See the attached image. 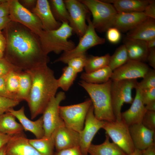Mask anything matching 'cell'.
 <instances>
[{"mask_svg":"<svg viewBox=\"0 0 155 155\" xmlns=\"http://www.w3.org/2000/svg\"><path fill=\"white\" fill-rule=\"evenodd\" d=\"M23 5L28 7H32L35 6L37 0H21Z\"/></svg>","mask_w":155,"mask_h":155,"instance_id":"51","label":"cell"},{"mask_svg":"<svg viewBox=\"0 0 155 155\" xmlns=\"http://www.w3.org/2000/svg\"><path fill=\"white\" fill-rule=\"evenodd\" d=\"M105 121H100L95 117L92 105L90 108L85 119L83 129L79 133V146L83 155H88V150L93 138Z\"/></svg>","mask_w":155,"mask_h":155,"instance_id":"13","label":"cell"},{"mask_svg":"<svg viewBox=\"0 0 155 155\" xmlns=\"http://www.w3.org/2000/svg\"><path fill=\"white\" fill-rule=\"evenodd\" d=\"M129 127L135 149L143 151L155 144V131L147 129L142 123L133 125Z\"/></svg>","mask_w":155,"mask_h":155,"instance_id":"16","label":"cell"},{"mask_svg":"<svg viewBox=\"0 0 155 155\" xmlns=\"http://www.w3.org/2000/svg\"><path fill=\"white\" fill-rule=\"evenodd\" d=\"M4 55V52L0 51V59L3 58V57Z\"/></svg>","mask_w":155,"mask_h":155,"instance_id":"56","label":"cell"},{"mask_svg":"<svg viewBox=\"0 0 155 155\" xmlns=\"http://www.w3.org/2000/svg\"><path fill=\"white\" fill-rule=\"evenodd\" d=\"M13 71H21L16 68L5 58L0 59V76H5Z\"/></svg>","mask_w":155,"mask_h":155,"instance_id":"39","label":"cell"},{"mask_svg":"<svg viewBox=\"0 0 155 155\" xmlns=\"http://www.w3.org/2000/svg\"><path fill=\"white\" fill-rule=\"evenodd\" d=\"M11 21L9 16L0 18V30L5 29L8 23Z\"/></svg>","mask_w":155,"mask_h":155,"instance_id":"48","label":"cell"},{"mask_svg":"<svg viewBox=\"0 0 155 155\" xmlns=\"http://www.w3.org/2000/svg\"><path fill=\"white\" fill-rule=\"evenodd\" d=\"M20 71H11L5 76L7 90L12 99L17 100V94L19 86V73Z\"/></svg>","mask_w":155,"mask_h":155,"instance_id":"34","label":"cell"},{"mask_svg":"<svg viewBox=\"0 0 155 155\" xmlns=\"http://www.w3.org/2000/svg\"><path fill=\"white\" fill-rule=\"evenodd\" d=\"M7 112L18 119L24 130L31 132L35 135L36 139H40L44 136V131L43 127L42 116L35 121L30 120L26 116L24 106L17 110L13 108L10 109Z\"/></svg>","mask_w":155,"mask_h":155,"instance_id":"21","label":"cell"},{"mask_svg":"<svg viewBox=\"0 0 155 155\" xmlns=\"http://www.w3.org/2000/svg\"><path fill=\"white\" fill-rule=\"evenodd\" d=\"M50 2L51 11L57 21L61 23L69 24V15L64 1L52 0Z\"/></svg>","mask_w":155,"mask_h":155,"instance_id":"31","label":"cell"},{"mask_svg":"<svg viewBox=\"0 0 155 155\" xmlns=\"http://www.w3.org/2000/svg\"><path fill=\"white\" fill-rule=\"evenodd\" d=\"M113 71L108 66L90 73L84 72L81 74L80 78L82 80L88 83L103 84L111 79Z\"/></svg>","mask_w":155,"mask_h":155,"instance_id":"27","label":"cell"},{"mask_svg":"<svg viewBox=\"0 0 155 155\" xmlns=\"http://www.w3.org/2000/svg\"><path fill=\"white\" fill-rule=\"evenodd\" d=\"M87 55L76 57L70 59L67 62L68 65L77 73L82 71L85 65Z\"/></svg>","mask_w":155,"mask_h":155,"instance_id":"36","label":"cell"},{"mask_svg":"<svg viewBox=\"0 0 155 155\" xmlns=\"http://www.w3.org/2000/svg\"><path fill=\"white\" fill-rule=\"evenodd\" d=\"M5 76H0V96L12 99L7 89Z\"/></svg>","mask_w":155,"mask_h":155,"instance_id":"45","label":"cell"},{"mask_svg":"<svg viewBox=\"0 0 155 155\" xmlns=\"http://www.w3.org/2000/svg\"><path fill=\"white\" fill-rule=\"evenodd\" d=\"M5 58L17 68L28 71L47 64L38 36L23 25L10 21L5 28Z\"/></svg>","mask_w":155,"mask_h":155,"instance_id":"1","label":"cell"},{"mask_svg":"<svg viewBox=\"0 0 155 155\" xmlns=\"http://www.w3.org/2000/svg\"><path fill=\"white\" fill-rule=\"evenodd\" d=\"M62 71L61 77L57 79V84L59 88L67 91L73 84L78 73L68 65L64 67Z\"/></svg>","mask_w":155,"mask_h":155,"instance_id":"33","label":"cell"},{"mask_svg":"<svg viewBox=\"0 0 155 155\" xmlns=\"http://www.w3.org/2000/svg\"><path fill=\"white\" fill-rule=\"evenodd\" d=\"M126 37L145 41L155 38V19L148 18L128 31Z\"/></svg>","mask_w":155,"mask_h":155,"instance_id":"23","label":"cell"},{"mask_svg":"<svg viewBox=\"0 0 155 155\" xmlns=\"http://www.w3.org/2000/svg\"><path fill=\"white\" fill-rule=\"evenodd\" d=\"M5 155H44L29 143L22 133L12 136L5 146Z\"/></svg>","mask_w":155,"mask_h":155,"instance_id":"17","label":"cell"},{"mask_svg":"<svg viewBox=\"0 0 155 155\" xmlns=\"http://www.w3.org/2000/svg\"><path fill=\"white\" fill-rule=\"evenodd\" d=\"M148 18L143 12H117L113 27L123 32H128Z\"/></svg>","mask_w":155,"mask_h":155,"instance_id":"20","label":"cell"},{"mask_svg":"<svg viewBox=\"0 0 155 155\" xmlns=\"http://www.w3.org/2000/svg\"><path fill=\"white\" fill-rule=\"evenodd\" d=\"M73 30L69 24L62 23L57 29L43 30L38 36L41 47L46 55L51 52L59 54L61 52L70 51L75 46V44L68 39L72 35Z\"/></svg>","mask_w":155,"mask_h":155,"instance_id":"4","label":"cell"},{"mask_svg":"<svg viewBox=\"0 0 155 155\" xmlns=\"http://www.w3.org/2000/svg\"><path fill=\"white\" fill-rule=\"evenodd\" d=\"M136 79L111 80L110 92L113 110L116 120L121 121V109L124 103L131 104L132 91L137 86Z\"/></svg>","mask_w":155,"mask_h":155,"instance_id":"6","label":"cell"},{"mask_svg":"<svg viewBox=\"0 0 155 155\" xmlns=\"http://www.w3.org/2000/svg\"><path fill=\"white\" fill-rule=\"evenodd\" d=\"M148 49L155 48V38L146 41Z\"/></svg>","mask_w":155,"mask_h":155,"instance_id":"53","label":"cell"},{"mask_svg":"<svg viewBox=\"0 0 155 155\" xmlns=\"http://www.w3.org/2000/svg\"><path fill=\"white\" fill-rule=\"evenodd\" d=\"M24 129L16 117L8 112L0 115V132L11 136L22 133Z\"/></svg>","mask_w":155,"mask_h":155,"instance_id":"26","label":"cell"},{"mask_svg":"<svg viewBox=\"0 0 155 155\" xmlns=\"http://www.w3.org/2000/svg\"><path fill=\"white\" fill-rule=\"evenodd\" d=\"M64 1L69 15V24L73 32L80 38L86 30L88 25L86 20L90 12L79 0H65Z\"/></svg>","mask_w":155,"mask_h":155,"instance_id":"12","label":"cell"},{"mask_svg":"<svg viewBox=\"0 0 155 155\" xmlns=\"http://www.w3.org/2000/svg\"><path fill=\"white\" fill-rule=\"evenodd\" d=\"M111 82L110 79L105 83L96 84L82 80L78 83L89 94L94 115L100 121L111 122L116 120L112 105L110 92Z\"/></svg>","mask_w":155,"mask_h":155,"instance_id":"3","label":"cell"},{"mask_svg":"<svg viewBox=\"0 0 155 155\" xmlns=\"http://www.w3.org/2000/svg\"><path fill=\"white\" fill-rule=\"evenodd\" d=\"M55 155H83L79 146H75L57 152Z\"/></svg>","mask_w":155,"mask_h":155,"instance_id":"42","label":"cell"},{"mask_svg":"<svg viewBox=\"0 0 155 155\" xmlns=\"http://www.w3.org/2000/svg\"><path fill=\"white\" fill-rule=\"evenodd\" d=\"M141 123L147 129L155 131V111H147Z\"/></svg>","mask_w":155,"mask_h":155,"instance_id":"38","label":"cell"},{"mask_svg":"<svg viewBox=\"0 0 155 155\" xmlns=\"http://www.w3.org/2000/svg\"><path fill=\"white\" fill-rule=\"evenodd\" d=\"M106 36L108 41L110 42L115 44L117 43L121 38L120 31L117 28L112 27L106 31Z\"/></svg>","mask_w":155,"mask_h":155,"instance_id":"40","label":"cell"},{"mask_svg":"<svg viewBox=\"0 0 155 155\" xmlns=\"http://www.w3.org/2000/svg\"><path fill=\"white\" fill-rule=\"evenodd\" d=\"M79 0L92 14L93 18L92 22L96 31L103 32L113 27L117 12L111 4L102 0Z\"/></svg>","mask_w":155,"mask_h":155,"instance_id":"5","label":"cell"},{"mask_svg":"<svg viewBox=\"0 0 155 155\" xmlns=\"http://www.w3.org/2000/svg\"><path fill=\"white\" fill-rule=\"evenodd\" d=\"M11 136L0 132V150L7 144Z\"/></svg>","mask_w":155,"mask_h":155,"instance_id":"47","label":"cell"},{"mask_svg":"<svg viewBox=\"0 0 155 155\" xmlns=\"http://www.w3.org/2000/svg\"><path fill=\"white\" fill-rule=\"evenodd\" d=\"M19 86L17 94L18 100L27 101L32 86V79L30 73L27 71L19 72Z\"/></svg>","mask_w":155,"mask_h":155,"instance_id":"28","label":"cell"},{"mask_svg":"<svg viewBox=\"0 0 155 155\" xmlns=\"http://www.w3.org/2000/svg\"><path fill=\"white\" fill-rule=\"evenodd\" d=\"M1 33H2V32H1V31L0 30V34Z\"/></svg>","mask_w":155,"mask_h":155,"instance_id":"58","label":"cell"},{"mask_svg":"<svg viewBox=\"0 0 155 155\" xmlns=\"http://www.w3.org/2000/svg\"><path fill=\"white\" fill-rule=\"evenodd\" d=\"M52 134L57 152L79 146V133L66 126L64 123L57 127Z\"/></svg>","mask_w":155,"mask_h":155,"instance_id":"15","label":"cell"},{"mask_svg":"<svg viewBox=\"0 0 155 155\" xmlns=\"http://www.w3.org/2000/svg\"><path fill=\"white\" fill-rule=\"evenodd\" d=\"M9 16L11 21L19 23L29 28L38 36L43 30L38 18L24 7L18 0H8Z\"/></svg>","mask_w":155,"mask_h":155,"instance_id":"10","label":"cell"},{"mask_svg":"<svg viewBox=\"0 0 155 155\" xmlns=\"http://www.w3.org/2000/svg\"><path fill=\"white\" fill-rule=\"evenodd\" d=\"M143 12L148 18L155 19V1L150 0L148 5L146 7Z\"/></svg>","mask_w":155,"mask_h":155,"instance_id":"43","label":"cell"},{"mask_svg":"<svg viewBox=\"0 0 155 155\" xmlns=\"http://www.w3.org/2000/svg\"><path fill=\"white\" fill-rule=\"evenodd\" d=\"M6 46V40L4 35L0 34V51L4 52Z\"/></svg>","mask_w":155,"mask_h":155,"instance_id":"50","label":"cell"},{"mask_svg":"<svg viewBox=\"0 0 155 155\" xmlns=\"http://www.w3.org/2000/svg\"><path fill=\"white\" fill-rule=\"evenodd\" d=\"M66 97L63 92H59L51 99L43 113V127L44 131V137H50L55 129L64 122L61 118L59 107L61 102Z\"/></svg>","mask_w":155,"mask_h":155,"instance_id":"11","label":"cell"},{"mask_svg":"<svg viewBox=\"0 0 155 155\" xmlns=\"http://www.w3.org/2000/svg\"><path fill=\"white\" fill-rule=\"evenodd\" d=\"M145 107L147 111H155V101L146 104Z\"/></svg>","mask_w":155,"mask_h":155,"instance_id":"52","label":"cell"},{"mask_svg":"<svg viewBox=\"0 0 155 155\" xmlns=\"http://www.w3.org/2000/svg\"><path fill=\"white\" fill-rule=\"evenodd\" d=\"M138 82L137 86L141 90H144L155 88V70L150 68L142 78Z\"/></svg>","mask_w":155,"mask_h":155,"instance_id":"35","label":"cell"},{"mask_svg":"<svg viewBox=\"0 0 155 155\" xmlns=\"http://www.w3.org/2000/svg\"><path fill=\"white\" fill-rule=\"evenodd\" d=\"M20 101L0 96V115L19 104Z\"/></svg>","mask_w":155,"mask_h":155,"instance_id":"37","label":"cell"},{"mask_svg":"<svg viewBox=\"0 0 155 155\" xmlns=\"http://www.w3.org/2000/svg\"><path fill=\"white\" fill-rule=\"evenodd\" d=\"M140 90L141 98L145 105L155 101V88Z\"/></svg>","mask_w":155,"mask_h":155,"instance_id":"41","label":"cell"},{"mask_svg":"<svg viewBox=\"0 0 155 155\" xmlns=\"http://www.w3.org/2000/svg\"><path fill=\"white\" fill-rule=\"evenodd\" d=\"M28 71L32 79V86L27 102L31 118L42 114L48 103L55 96L59 88L53 71L47 64Z\"/></svg>","mask_w":155,"mask_h":155,"instance_id":"2","label":"cell"},{"mask_svg":"<svg viewBox=\"0 0 155 155\" xmlns=\"http://www.w3.org/2000/svg\"><path fill=\"white\" fill-rule=\"evenodd\" d=\"M4 0H0V4Z\"/></svg>","mask_w":155,"mask_h":155,"instance_id":"57","label":"cell"},{"mask_svg":"<svg viewBox=\"0 0 155 155\" xmlns=\"http://www.w3.org/2000/svg\"><path fill=\"white\" fill-rule=\"evenodd\" d=\"M30 144L37 150L44 155H53L55 147L53 137H43L39 139H29Z\"/></svg>","mask_w":155,"mask_h":155,"instance_id":"29","label":"cell"},{"mask_svg":"<svg viewBox=\"0 0 155 155\" xmlns=\"http://www.w3.org/2000/svg\"><path fill=\"white\" fill-rule=\"evenodd\" d=\"M141 155H155V144L142 151Z\"/></svg>","mask_w":155,"mask_h":155,"instance_id":"49","label":"cell"},{"mask_svg":"<svg viewBox=\"0 0 155 155\" xmlns=\"http://www.w3.org/2000/svg\"><path fill=\"white\" fill-rule=\"evenodd\" d=\"M90 155H127L119 146L109 141V136L106 134L104 142L101 144H91L88 150Z\"/></svg>","mask_w":155,"mask_h":155,"instance_id":"25","label":"cell"},{"mask_svg":"<svg viewBox=\"0 0 155 155\" xmlns=\"http://www.w3.org/2000/svg\"><path fill=\"white\" fill-rule=\"evenodd\" d=\"M110 56L108 53L100 56H87L84 67L85 72L90 73L108 66Z\"/></svg>","mask_w":155,"mask_h":155,"instance_id":"30","label":"cell"},{"mask_svg":"<svg viewBox=\"0 0 155 155\" xmlns=\"http://www.w3.org/2000/svg\"><path fill=\"white\" fill-rule=\"evenodd\" d=\"M9 14L8 0H4L0 4V18L9 16Z\"/></svg>","mask_w":155,"mask_h":155,"instance_id":"44","label":"cell"},{"mask_svg":"<svg viewBox=\"0 0 155 155\" xmlns=\"http://www.w3.org/2000/svg\"><path fill=\"white\" fill-rule=\"evenodd\" d=\"M102 128L113 142L127 155L134 151L135 148L131 136L129 126L122 120L105 121Z\"/></svg>","mask_w":155,"mask_h":155,"instance_id":"9","label":"cell"},{"mask_svg":"<svg viewBox=\"0 0 155 155\" xmlns=\"http://www.w3.org/2000/svg\"><path fill=\"white\" fill-rule=\"evenodd\" d=\"M124 41L129 60L142 62L146 61L149 49L146 41L127 37Z\"/></svg>","mask_w":155,"mask_h":155,"instance_id":"22","label":"cell"},{"mask_svg":"<svg viewBox=\"0 0 155 155\" xmlns=\"http://www.w3.org/2000/svg\"><path fill=\"white\" fill-rule=\"evenodd\" d=\"M135 89V97L131 106L127 110L121 113L122 120L129 127L141 123L147 111L141 98L140 89L137 86Z\"/></svg>","mask_w":155,"mask_h":155,"instance_id":"18","label":"cell"},{"mask_svg":"<svg viewBox=\"0 0 155 155\" xmlns=\"http://www.w3.org/2000/svg\"><path fill=\"white\" fill-rule=\"evenodd\" d=\"M146 61L149 65L155 69V48L149 49Z\"/></svg>","mask_w":155,"mask_h":155,"instance_id":"46","label":"cell"},{"mask_svg":"<svg viewBox=\"0 0 155 155\" xmlns=\"http://www.w3.org/2000/svg\"><path fill=\"white\" fill-rule=\"evenodd\" d=\"M129 60L126 49L123 44L118 48L113 54L111 56L108 66L113 71Z\"/></svg>","mask_w":155,"mask_h":155,"instance_id":"32","label":"cell"},{"mask_svg":"<svg viewBox=\"0 0 155 155\" xmlns=\"http://www.w3.org/2000/svg\"><path fill=\"white\" fill-rule=\"evenodd\" d=\"M113 6L118 13L143 12L149 3L148 0H102Z\"/></svg>","mask_w":155,"mask_h":155,"instance_id":"24","label":"cell"},{"mask_svg":"<svg viewBox=\"0 0 155 155\" xmlns=\"http://www.w3.org/2000/svg\"><path fill=\"white\" fill-rule=\"evenodd\" d=\"M32 11L40 20L44 30H56L61 24L62 23L58 22L55 18L48 0H37L36 5L32 9Z\"/></svg>","mask_w":155,"mask_h":155,"instance_id":"19","label":"cell"},{"mask_svg":"<svg viewBox=\"0 0 155 155\" xmlns=\"http://www.w3.org/2000/svg\"><path fill=\"white\" fill-rule=\"evenodd\" d=\"M92 104L90 99H88L76 104L60 106V117L66 126L79 133L84 128L87 113Z\"/></svg>","mask_w":155,"mask_h":155,"instance_id":"8","label":"cell"},{"mask_svg":"<svg viewBox=\"0 0 155 155\" xmlns=\"http://www.w3.org/2000/svg\"><path fill=\"white\" fill-rule=\"evenodd\" d=\"M142 152V151L135 149V150L133 153L128 155H141Z\"/></svg>","mask_w":155,"mask_h":155,"instance_id":"54","label":"cell"},{"mask_svg":"<svg viewBox=\"0 0 155 155\" xmlns=\"http://www.w3.org/2000/svg\"><path fill=\"white\" fill-rule=\"evenodd\" d=\"M6 145L4 146L0 150V155H5Z\"/></svg>","mask_w":155,"mask_h":155,"instance_id":"55","label":"cell"},{"mask_svg":"<svg viewBox=\"0 0 155 155\" xmlns=\"http://www.w3.org/2000/svg\"><path fill=\"white\" fill-rule=\"evenodd\" d=\"M90 13L86 18L88 26L84 34L80 38L77 46L72 50L64 52L60 56L56 59L54 63L62 62L67 64L71 59L78 57L86 55V52L88 49L94 46L104 44V38L99 36L92 24Z\"/></svg>","mask_w":155,"mask_h":155,"instance_id":"7","label":"cell"},{"mask_svg":"<svg viewBox=\"0 0 155 155\" xmlns=\"http://www.w3.org/2000/svg\"><path fill=\"white\" fill-rule=\"evenodd\" d=\"M150 69L144 62L129 60L113 71L111 79L119 81L143 78Z\"/></svg>","mask_w":155,"mask_h":155,"instance_id":"14","label":"cell"}]
</instances>
